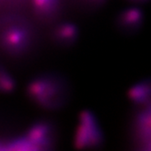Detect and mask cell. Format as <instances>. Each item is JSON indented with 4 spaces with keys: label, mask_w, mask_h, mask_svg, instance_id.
<instances>
[{
    "label": "cell",
    "mask_w": 151,
    "mask_h": 151,
    "mask_svg": "<svg viewBox=\"0 0 151 151\" xmlns=\"http://www.w3.org/2000/svg\"><path fill=\"white\" fill-rule=\"evenodd\" d=\"M26 94L30 101L39 107L55 110L63 106L67 89L62 78L46 74L30 80L26 87Z\"/></svg>",
    "instance_id": "1"
},
{
    "label": "cell",
    "mask_w": 151,
    "mask_h": 151,
    "mask_svg": "<svg viewBox=\"0 0 151 151\" xmlns=\"http://www.w3.org/2000/svg\"><path fill=\"white\" fill-rule=\"evenodd\" d=\"M4 150V140L0 139V151Z\"/></svg>",
    "instance_id": "13"
},
{
    "label": "cell",
    "mask_w": 151,
    "mask_h": 151,
    "mask_svg": "<svg viewBox=\"0 0 151 151\" xmlns=\"http://www.w3.org/2000/svg\"><path fill=\"white\" fill-rule=\"evenodd\" d=\"M104 144V134L96 115L82 110L78 115L73 145L78 150H96Z\"/></svg>",
    "instance_id": "3"
},
{
    "label": "cell",
    "mask_w": 151,
    "mask_h": 151,
    "mask_svg": "<svg viewBox=\"0 0 151 151\" xmlns=\"http://www.w3.org/2000/svg\"><path fill=\"white\" fill-rule=\"evenodd\" d=\"M116 23L118 27L124 32H137L145 23L144 11L137 6L126 8L119 13Z\"/></svg>",
    "instance_id": "6"
},
{
    "label": "cell",
    "mask_w": 151,
    "mask_h": 151,
    "mask_svg": "<svg viewBox=\"0 0 151 151\" xmlns=\"http://www.w3.org/2000/svg\"><path fill=\"white\" fill-rule=\"evenodd\" d=\"M24 136L32 145L34 151L47 150L54 145V129L47 121H38L30 125Z\"/></svg>",
    "instance_id": "5"
},
{
    "label": "cell",
    "mask_w": 151,
    "mask_h": 151,
    "mask_svg": "<svg viewBox=\"0 0 151 151\" xmlns=\"http://www.w3.org/2000/svg\"><path fill=\"white\" fill-rule=\"evenodd\" d=\"M79 37V29L71 22H63L59 24L53 32L55 43L62 46H70L77 41Z\"/></svg>",
    "instance_id": "8"
},
{
    "label": "cell",
    "mask_w": 151,
    "mask_h": 151,
    "mask_svg": "<svg viewBox=\"0 0 151 151\" xmlns=\"http://www.w3.org/2000/svg\"><path fill=\"white\" fill-rule=\"evenodd\" d=\"M138 108L132 123L133 140L139 150L151 151V103Z\"/></svg>",
    "instance_id": "4"
},
{
    "label": "cell",
    "mask_w": 151,
    "mask_h": 151,
    "mask_svg": "<svg viewBox=\"0 0 151 151\" xmlns=\"http://www.w3.org/2000/svg\"><path fill=\"white\" fill-rule=\"evenodd\" d=\"M31 2L37 14L43 17L53 14L59 4V0H31Z\"/></svg>",
    "instance_id": "9"
},
{
    "label": "cell",
    "mask_w": 151,
    "mask_h": 151,
    "mask_svg": "<svg viewBox=\"0 0 151 151\" xmlns=\"http://www.w3.org/2000/svg\"><path fill=\"white\" fill-rule=\"evenodd\" d=\"M33 34L30 26L21 20H10L0 31V47L7 54L19 56L30 49Z\"/></svg>",
    "instance_id": "2"
},
{
    "label": "cell",
    "mask_w": 151,
    "mask_h": 151,
    "mask_svg": "<svg viewBox=\"0 0 151 151\" xmlns=\"http://www.w3.org/2000/svg\"><path fill=\"white\" fill-rule=\"evenodd\" d=\"M129 101L137 107L151 103V78H146L134 84L128 91Z\"/></svg>",
    "instance_id": "7"
},
{
    "label": "cell",
    "mask_w": 151,
    "mask_h": 151,
    "mask_svg": "<svg viewBox=\"0 0 151 151\" xmlns=\"http://www.w3.org/2000/svg\"><path fill=\"white\" fill-rule=\"evenodd\" d=\"M86 1L90 4H103L106 0H86Z\"/></svg>",
    "instance_id": "11"
},
{
    "label": "cell",
    "mask_w": 151,
    "mask_h": 151,
    "mask_svg": "<svg viewBox=\"0 0 151 151\" xmlns=\"http://www.w3.org/2000/svg\"><path fill=\"white\" fill-rule=\"evenodd\" d=\"M129 1L134 3V4H145L146 2H149L150 0H129Z\"/></svg>",
    "instance_id": "12"
},
{
    "label": "cell",
    "mask_w": 151,
    "mask_h": 151,
    "mask_svg": "<svg viewBox=\"0 0 151 151\" xmlns=\"http://www.w3.org/2000/svg\"><path fill=\"white\" fill-rule=\"evenodd\" d=\"M16 88V81L9 70L0 65V92L10 93Z\"/></svg>",
    "instance_id": "10"
}]
</instances>
